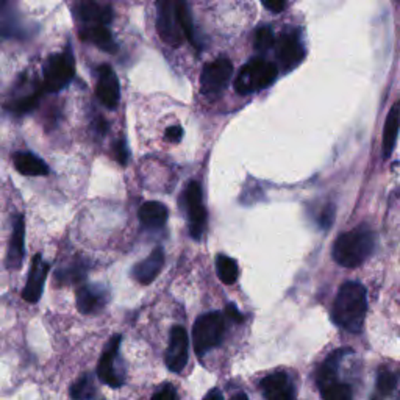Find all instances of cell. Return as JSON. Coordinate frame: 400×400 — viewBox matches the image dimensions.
I'll return each instance as SVG.
<instances>
[{"label":"cell","mask_w":400,"mask_h":400,"mask_svg":"<svg viewBox=\"0 0 400 400\" xmlns=\"http://www.w3.org/2000/svg\"><path fill=\"white\" fill-rule=\"evenodd\" d=\"M366 311H368V297L364 286L358 282L343 283L331 310L335 324L350 333H358L364 325Z\"/></svg>","instance_id":"cell-1"},{"label":"cell","mask_w":400,"mask_h":400,"mask_svg":"<svg viewBox=\"0 0 400 400\" xmlns=\"http://www.w3.org/2000/svg\"><path fill=\"white\" fill-rule=\"evenodd\" d=\"M374 250V235L366 225L345 231L333 244V259L343 268H358Z\"/></svg>","instance_id":"cell-2"},{"label":"cell","mask_w":400,"mask_h":400,"mask_svg":"<svg viewBox=\"0 0 400 400\" xmlns=\"http://www.w3.org/2000/svg\"><path fill=\"white\" fill-rule=\"evenodd\" d=\"M278 69L274 63L263 58H253L244 64L235 78V90L238 94H252L262 91L276 82Z\"/></svg>","instance_id":"cell-3"},{"label":"cell","mask_w":400,"mask_h":400,"mask_svg":"<svg viewBox=\"0 0 400 400\" xmlns=\"http://www.w3.org/2000/svg\"><path fill=\"white\" fill-rule=\"evenodd\" d=\"M225 333V317L222 313L211 311L200 316L192 325V341L197 357L202 358L206 352L222 343Z\"/></svg>","instance_id":"cell-4"},{"label":"cell","mask_w":400,"mask_h":400,"mask_svg":"<svg viewBox=\"0 0 400 400\" xmlns=\"http://www.w3.org/2000/svg\"><path fill=\"white\" fill-rule=\"evenodd\" d=\"M180 202L183 203V210L188 217V227L191 238L199 239L203 236V231L206 229V210L203 206V196H202V186H200L194 180L186 185L183 191V196Z\"/></svg>","instance_id":"cell-5"},{"label":"cell","mask_w":400,"mask_h":400,"mask_svg":"<svg viewBox=\"0 0 400 400\" xmlns=\"http://www.w3.org/2000/svg\"><path fill=\"white\" fill-rule=\"evenodd\" d=\"M157 31L159 38L168 45L178 48L185 38L178 16V0H157Z\"/></svg>","instance_id":"cell-6"},{"label":"cell","mask_w":400,"mask_h":400,"mask_svg":"<svg viewBox=\"0 0 400 400\" xmlns=\"http://www.w3.org/2000/svg\"><path fill=\"white\" fill-rule=\"evenodd\" d=\"M76 76V62L69 50L52 55L44 64L43 88L48 92L62 91Z\"/></svg>","instance_id":"cell-7"},{"label":"cell","mask_w":400,"mask_h":400,"mask_svg":"<svg viewBox=\"0 0 400 400\" xmlns=\"http://www.w3.org/2000/svg\"><path fill=\"white\" fill-rule=\"evenodd\" d=\"M122 336L113 335L108 343H106L105 349L102 352L97 363V377L102 383L111 386V388H119L124 385L125 380V371L121 366V359H119V348H121Z\"/></svg>","instance_id":"cell-8"},{"label":"cell","mask_w":400,"mask_h":400,"mask_svg":"<svg viewBox=\"0 0 400 400\" xmlns=\"http://www.w3.org/2000/svg\"><path fill=\"white\" fill-rule=\"evenodd\" d=\"M233 76V64L229 58L221 57L203 66L200 76V88L205 96H217L222 92Z\"/></svg>","instance_id":"cell-9"},{"label":"cell","mask_w":400,"mask_h":400,"mask_svg":"<svg viewBox=\"0 0 400 400\" xmlns=\"http://www.w3.org/2000/svg\"><path fill=\"white\" fill-rule=\"evenodd\" d=\"M188 350H190V338L188 333L182 325H174L171 330L169 345L166 350L164 362L168 369L172 372H182L188 363Z\"/></svg>","instance_id":"cell-10"},{"label":"cell","mask_w":400,"mask_h":400,"mask_svg":"<svg viewBox=\"0 0 400 400\" xmlns=\"http://www.w3.org/2000/svg\"><path fill=\"white\" fill-rule=\"evenodd\" d=\"M108 290L100 285H82L77 288L76 302L77 308L83 315H94L108 303Z\"/></svg>","instance_id":"cell-11"},{"label":"cell","mask_w":400,"mask_h":400,"mask_svg":"<svg viewBox=\"0 0 400 400\" xmlns=\"http://www.w3.org/2000/svg\"><path fill=\"white\" fill-rule=\"evenodd\" d=\"M49 269L50 264L48 262H44L41 253H36V255L33 257L29 278H27V285L22 291V297L29 303H36L38 300L41 299Z\"/></svg>","instance_id":"cell-12"},{"label":"cell","mask_w":400,"mask_h":400,"mask_svg":"<svg viewBox=\"0 0 400 400\" xmlns=\"http://www.w3.org/2000/svg\"><path fill=\"white\" fill-rule=\"evenodd\" d=\"M96 94L100 102H102L108 110H115L119 105V99H121L119 80L116 72L113 71L110 66L103 64L99 68Z\"/></svg>","instance_id":"cell-13"},{"label":"cell","mask_w":400,"mask_h":400,"mask_svg":"<svg viewBox=\"0 0 400 400\" xmlns=\"http://www.w3.org/2000/svg\"><path fill=\"white\" fill-rule=\"evenodd\" d=\"M277 58L285 71L294 69L296 66L303 59V48L300 39L294 33H283L277 39Z\"/></svg>","instance_id":"cell-14"},{"label":"cell","mask_w":400,"mask_h":400,"mask_svg":"<svg viewBox=\"0 0 400 400\" xmlns=\"http://www.w3.org/2000/svg\"><path fill=\"white\" fill-rule=\"evenodd\" d=\"M76 15L85 25H108L113 19L110 5H100L96 0H77Z\"/></svg>","instance_id":"cell-15"},{"label":"cell","mask_w":400,"mask_h":400,"mask_svg":"<svg viewBox=\"0 0 400 400\" xmlns=\"http://www.w3.org/2000/svg\"><path fill=\"white\" fill-rule=\"evenodd\" d=\"M262 390L266 400H296L294 385L285 372H276L262 380Z\"/></svg>","instance_id":"cell-16"},{"label":"cell","mask_w":400,"mask_h":400,"mask_svg":"<svg viewBox=\"0 0 400 400\" xmlns=\"http://www.w3.org/2000/svg\"><path fill=\"white\" fill-rule=\"evenodd\" d=\"M25 253V222L24 216L17 215L13 222V233L10 239L8 253H6V268L15 271L22 266Z\"/></svg>","instance_id":"cell-17"},{"label":"cell","mask_w":400,"mask_h":400,"mask_svg":"<svg viewBox=\"0 0 400 400\" xmlns=\"http://www.w3.org/2000/svg\"><path fill=\"white\" fill-rule=\"evenodd\" d=\"M163 266H164V249L158 245V248L150 252V255L148 258H144L143 262L135 264V268L131 271V276L141 285H150L153 280L157 278L159 272H162Z\"/></svg>","instance_id":"cell-18"},{"label":"cell","mask_w":400,"mask_h":400,"mask_svg":"<svg viewBox=\"0 0 400 400\" xmlns=\"http://www.w3.org/2000/svg\"><path fill=\"white\" fill-rule=\"evenodd\" d=\"M138 216H139V221H141L143 227H145V229L158 230V229H163L166 222H168L169 210L164 203L150 200V202L143 203V206L138 211Z\"/></svg>","instance_id":"cell-19"},{"label":"cell","mask_w":400,"mask_h":400,"mask_svg":"<svg viewBox=\"0 0 400 400\" xmlns=\"http://www.w3.org/2000/svg\"><path fill=\"white\" fill-rule=\"evenodd\" d=\"M80 39L97 45V48L102 49L103 52L115 53L117 49V44L115 43V39H113L111 31L106 25H85L83 29L80 30Z\"/></svg>","instance_id":"cell-20"},{"label":"cell","mask_w":400,"mask_h":400,"mask_svg":"<svg viewBox=\"0 0 400 400\" xmlns=\"http://www.w3.org/2000/svg\"><path fill=\"white\" fill-rule=\"evenodd\" d=\"M13 163L19 174L27 177H43L49 174V166L41 158L29 152H17L13 155Z\"/></svg>","instance_id":"cell-21"},{"label":"cell","mask_w":400,"mask_h":400,"mask_svg":"<svg viewBox=\"0 0 400 400\" xmlns=\"http://www.w3.org/2000/svg\"><path fill=\"white\" fill-rule=\"evenodd\" d=\"M399 129H400V100H397V102H394V105L391 106L388 117H386V122H385V130H383V157L385 158L391 157L392 150H394L396 148Z\"/></svg>","instance_id":"cell-22"},{"label":"cell","mask_w":400,"mask_h":400,"mask_svg":"<svg viewBox=\"0 0 400 400\" xmlns=\"http://www.w3.org/2000/svg\"><path fill=\"white\" fill-rule=\"evenodd\" d=\"M17 0H0V35L6 38L17 35Z\"/></svg>","instance_id":"cell-23"},{"label":"cell","mask_w":400,"mask_h":400,"mask_svg":"<svg viewBox=\"0 0 400 400\" xmlns=\"http://www.w3.org/2000/svg\"><path fill=\"white\" fill-rule=\"evenodd\" d=\"M216 269L217 277L221 278V282L225 285H233L239 277L236 262L233 258L224 255V253H219L216 257Z\"/></svg>","instance_id":"cell-24"},{"label":"cell","mask_w":400,"mask_h":400,"mask_svg":"<svg viewBox=\"0 0 400 400\" xmlns=\"http://www.w3.org/2000/svg\"><path fill=\"white\" fill-rule=\"evenodd\" d=\"M69 392L72 400H92L96 396L94 377L86 372V374L77 378V382L71 386Z\"/></svg>","instance_id":"cell-25"},{"label":"cell","mask_w":400,"mask_h":400,"mask_svg":"<svg viewBox=\"0 0 400 400\" xmlns=\"http://www.w3.org/2000/svg\"><path fill=\"white\" fill-rule=\"evenodd\" d=\"M321 390V396L322 400H350L352 397V391L350 386L341 383L339 380H335L329 385H324Z\"/></svg>","instance_id":"cell-26"},{"label":"cell","mask_w":400,"mask_h":400,"mask_svg":"<svg viewBox=\"0 0 400 400\" xmlns=\"http://www.w3.org/2000/svg\"><path fill=\"white\" fill-rule=\"evenodd\" d=\"M86 272H88V269H86V266L83 264V262H78V263L71 264L69 268H64V269L59 271V274L57 278L59 280V282L78 283V282H82V280H85Z\"/></svg>","instance_id":"cell-27"},{"label":"cell","mask_w":400,"mask_h":400,"mask_svg":"<svg viewBox=\"0 0 400 400\" xmlns=\"http://www.w3.org/2000/svg\"><path fill=\"white\" fill-rule=\"evenodd\" d=\"M397 385V376L390 369H380L377 376V391L380 396H390Z\"/></svg>","instance_id":"cell-28"},{"label":"cell","mask_w":400,"mask_h":400,"mask_svg":"<svg viewBox=\"0 0 400 400\" xmlns=\"http://www.w3.org/2000/svg\"><path fill=\"white\" fill-rule=\"evenodd\" d=\"M38 102H39V92H30V94H27L24 97L15 99V102H13L8 108L11 111L17 113V115H25V113L35 110Z\"/></svg>","instance_id":"cell-29"},{"label":"cell","mask_w":400,"mask_h":400,"mask_svg":"<svg viewBox=\"0 0 400 400\" xmlns=\"http://www.w3.org/2000/svg\"><path fill=\"white\" fill-rule=\"evenodd\" d=\"M274 44H276L274 31H272L269 27H259V29L255 31V39H253V45H255V49L266 52V50H269Z\"/></svg>","instance_id":"cell-30"},{"label":"cell","mask_w":400,"mask_h":400,"mask_svg":"<svg viewBox=\"0 0 400 400\" xmlns=\"http://www.w3.org/2000/svg\"><path fill=\"white\" fill-rule=\"evenodd\" d=\"M152 400H180L177 390L171 383H164L159 386Z\"/></svg>","instance_id":"cell-31"},{"label":"cell","mask_w":400,"mask_h":400,"mask_svg":"<svg viewBox=\"0 0 400 400\" xmlns=\"http://www.w3.org/2000/svg\"><path fill=\"white\" fill-rule=\"evenodd\" d=\"M113 155H115L116 162L119 164L125 166L127 163H129L130 152H129V148H127V144H125L124 139H119V141H116L115 144H113Z\"/></svg>","instance_id":"cell-32"},{"label":"cell","mask_w":400,"mask_h":400,"mask_svg":"<svg viewBox=\"0 0 400 400\" xmlns=\"http://www.w3.org/2000/svg\"><path fill=\"white\" fill-rule=\"evenodd\" d=\"M333 219H335V205L330 203V205H327L325 208H324L322 215H321V219H319V222H321L322 229H329V227L333 224Z\"/></svg>","instance_id":"cell-33"},{"label":"cell","mask_w":400,"mask_h":400,"mask_svg":"<svg viewBox=\"0 0 400 400\" xmlns=\"http://www.w3.org/2000/svg\"><path fill=\"white\" fill-rule=\"evenodd\" d=\"M182 136H183V129L180 125H172L166 130V139H168L169 143H178Z\"/></svg>","instance_id":"cell-34"},{"label":"cell","mask_w":400,"mask_h":400,"mask_svg":"<svg viewBox=\"0 0 400 400\" xmlns=\"http://www.w3.org/2000/svg\"><path fill=\"white\" fill-rule=\"evenodd\" d=\"M266 10L272 13H282L286 6V0H262Z\"/></svg>","instance_id":"cell-35"},{"label":"cell","mask_w":400,"mask_h":400,"mask_svg":"<svg viewBox=\"0 0 400 400\" xmlns=\"http://www.w3.org/2000/svg\"><path fill=\"white\" fill-rule=\"evenodd\" d=\"M225 315H227V317L231 319V321H235V322H243V321H244L243 315L238 311V308H236L235 305H229V306H227V308H225Z\"/></svg>","instance_id":"cell-36"},{"label":"cell","mask_w":400,"mask_h":400,"mask_svg":"<svg viewBox=\"0 0 400 400\" xmlns=\"http://www.w3.org/2000/svg\"><path fill=\"white\" fill-rule=\"evenodd\" d=\"M203 400H224V396H222L221 390L213 388L211 391H208V394L203 397Z\"/></svg>","instance_id":"cell-37"},{"label":"cell","mask_w":400,"mask_h":400,"mask_svg":"<svg viewBox=\"0 0 400 400\" xmlns=\"http://www.w3.org/2000/svg\"><path fill=\"white\" fill-rule=\"evenodd\" d=\"M230 400H249V397L244 394V392H238V394L233 396Z\"/></svg>","instance_id":"cell-38"}]
</instances>
